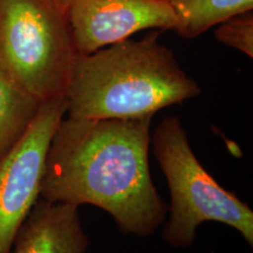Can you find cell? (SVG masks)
Wrapping results in <instances>:
<instances>
[{"label": "cell", "instance_id": "obj_7", "mask_svg": "<svg viewBox=\"0 0 253 253\" xmlns=\"http://www.w3.org/2000/svg\"><path fill=\"white\" fill-rule=\"evenodd\" d=\"M88 245L78 207L39 199L9 253H86Z\"/></svg>", "mask_w": 253, "mask_h": 253}, {"label": "cell", "instance_id": "obj_9", "mask_svg": "<svg viewBox=\"0 0 253 253\" xmlns=\"http://www.w3.org/2000/svg\"><path fill=\"white\" fill-rule=\"evenodd\" d=\"M39 107L0 69V160L24 137Z\"/></svg>", "mask_w": 253, "mask_h": 253}, {"label": "cell", "instance_id": "obj_1", "mask_svg": "<svg viewBox=\"0 0 253 253\" xmlns=\"http://www.w3.org/2000/svg\"><path fill=\"white\" fill-rule=\"evenodd\" d=\"M151 120L63 118L47 151L40 199L94 205L126 235H153L168 205L150 175Z\"/></svg>", "mask_w": 253, "mask_h": 253}, {"label": "cell", "instance_id": "obj_5", "mask_svg": "<svg viewBox=\"0 0 253 253\" xmlns=\"http://www.w3.org/2000/svg\"><path fill=\"white\" fill-rule=\"evenodd\" d=\"M67 110L66 97L40 103L20 142L0 160V253H9L19 229L37 202L48 147Z\"/></svg>", "mask_w": 253, "mask_h": 253}, {"label": "cell", "instance_id": "obj_11", "mask_svg": "<svg viewBox=\"0 0 253 253\" xmlns=\"http://www.w3.org/2000/svg\"><path fill=\"white\" fill-rule=\"evenodd\" d=\"M52 1L54 2L56 6H59L62 11H65L66 13H67V9L69 6H71L73 0H52Z\"/></svg>", "mask_w": 253, "mask_h": 253}, {"label": "cell", "instance_id": "obj_10", "mask_svg": "<svg viewBox=\"0 0 253 253\" xmlns=\"http://www.w3.org/2000/svg\"><path fill=\"white\" fill-rule=\"evenodd\" d=\"M216 27L218 41L253 58V11L236 15Z\"/></svg>", "mask_w": 253, "mask_h": 253}, {"label": "cell", "instance_id": "obj_4", "mask_svg": "<svg viewBox=\"0 0 253 253\" xmlns=\"http://www.w3.org/2000/svg\"><path fill=\"white\" fill-rule=\"evenodd\" d=\"M151 141L170 191L164 242L172 248L188 249L194 244L202 223L217 221L238 231L253 246L251 208L204 169L190 147L179 119H164L155 129Z\"/></svg>", "mask_w": 253, "mask_h": 253}, {"label": "cell", "instance_id": "obj_6", "mask_svg": "<svg viewBox=\"0 0 253 253\" xmlns=\"http://www.w3.org/2000/svg\"><path fill=\"white\" fill-rule=\"evenodd\" d=\"M79 54H89L144 30L173 31L168 0H73L67 9Z\"/></svg>", "mask_w": 253, "mask_h": 253}, {"label": "cell", "instance_id": "obj_8", "mask_svg": "<svg viewBox=\"0 0 253 253\" xmlns=\"http://www.w3.org/2000/svg\"><path fill=\"white\" fill-rule=\"evenodd\" d=\"M177 18L175 32L192 39L236 15L253 11V0H168Z\"/></svg>", "mask_w": 253, "mask_h": 253}, {"label": "cell", "instance_id": "obj_2", "mask_svg": "<svg viewBox=\"0 0 253 253\" xmlns=\"http://www.w3.org/2000/svg\"><path fill=\"white\" fill-rule=\"evenodd\" d=\"M162 31L140 40L126 39L89 54H78L66 90L69 118L135 120L201 94L170 48Z\"/></svg>", "mask_w": 253, "mask_h": 253}, {"label": "cell", "instance_id": "obj_3", "mask_svg": "<svg viewBox=\"0 0 253 253\" xmlns=\"http://www.w3.org/2000/svg\"><path fill=\"white\" fill-rule=\"evenodd\" d=\"M78 54L52 0H0V69L38 102L65 96Z\"/></svg>", "mask_w": 253, "mask_h": 253}]
</instances>
